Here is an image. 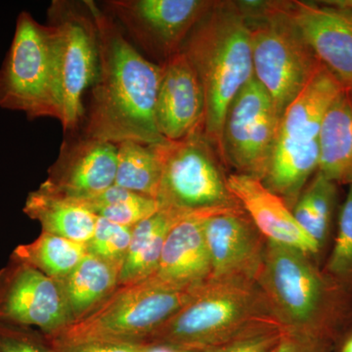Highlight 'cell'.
Instances as JSON below:
<instances>
[{
	"instance_id": "4dcf8cb0",
	"label": "cell",
	"mask_w": 352,
	"mask_h": 352,
	"mask_svg": "<svg viewBox=\"0 0 352 352\" xmlns=\"http://www.w3.org/2000/svg\"><path fill=\"white\" fill-rule=\"evenodd\" d=\"M282 335L279 327L261 329L201 352H270L276 349Z\"/></svg>"
},
{
	"instance_id": "d4e9b609",
	"label": "cell",
	"mask_w": 352,
	"mask_h": 352,
	"mask_svg": "<svg viewBox=\"0 0 352 352\" xmlns=\"http://www.w3.org/2000/svg\"><path fill=\"white\" fill-rule=\"evenodd\" d=\"M115 184L134 193L156 199L162 175L157 144L127 140L117 144Z\"/></svg>"
},
{
	"instance_id": "4fadbf2b",
	"label": "cell",
	"mask_w": 352,
	"mask_h": 352,
	"mask_svg": "<svg viewBox=\"0 0 352 352\" xmlns=\"http://www.w3.org/2000/svg\"><path fill=\"white\" fill-rule=\"evenodd\" d=\"M0 322L56 335L71 324L62 282L11 256L0 270Z\"/></svg>"
},
{
	"instance_id": "9c48e42d",
	"label": "cell",
	"mask_w": 352,
	"mask_h": 352,
	"mask_svg": "<svg viewBox=\"0 0 352 352\" xmlns=\"http://www.w3.org/2000/svg\"><path fill=\"white\" fill-rule=\"evenodd\" d=\"M59 94L60 119L65 133L80 129L83 94L98 71V29L87 0H54L47 11Z\"/></svg>"
},
{
	"instance_id": "277c9868",
	"label": "cell",
	"mask_w": 352,
	"mask_h": 352,
	"mask_svg": "<svg viewBox=\"0 0 352 352\" xmlns=\"http://www.w3.org/2000/svg\"><path fill=\"white\" fill-rule=\"evenodd\" d=\"M283 332L329 340L339 310L340 292L295 248L266 240L263 261L256 279Z\"/></svg>"
},
{
	"instance_id": "7c38bea8",
	"label": "cell",
	"mask_w": 352,
	"mask_h": 352,
	"mask_svg": "<svg viewBox=\"0 0 352 352\" xmlns=\"http://www.w3.org/2000/svg\"><path fill=\"white\" fill-rule=\"evenodd\" d=\"M281 118L263 85L252 78L234 98L222 126L219 151L236 173L263 180Z\"/></svg>"
},
{
	"instance_id": "603a6c76",
	"label": "cell",
	"mask_w": 352,
	"mask_h": 352,
	"mask_svg": "<svg viewBox=\"0 0 352 352\" xmlns=\"http://www.w3.org/2000/svg\"><path fill=\"white\" fill-rule=\"evenodd\" d=\"M120 268L87 252L62 282L71 323L87 316L119 287Z\"/></svg>"
},
{
	"instance_id": "7402d4cb",
	"label": "cell",
	"mask_w": 352,
	"mask_h": 352,
	"mask_svg": "<svg viewBox=\"0 0 352 352\" xmlns=\"http://www.w3.org/2000/svg\"><path fill=\"white\" fill-rule=\"evenodd\" d=\"M184 217L186 215L160 208L156 214L132 227L131 245L120 271L119 286L143 281L154 274L166 236L171 227Z\"/></svg>"
},
{
	"instance_id": "e575fe53",
	"label": "cell",
	"mask_w": 352,
	"mask_h": 352,
	"mask_svg": "<svg viewBox=\"0 0 352 352\" xmlns=\"http://www.w3.org/2000/svg\"><path fill=\"white\" fill-rule=\"evenodd\" d=\"M151 352H201V351H188V349H175L168 346H154Z\"/></svg>"
},
{
	"instance_id": "ac0fdd59",
	"label": "cell",
	"mask_w": 352,
	"mask_h": 352,
	"mask_svg": "<svg viewBox=\"0 0 352 352\" xmlns=\"http://www.w3.org/2000/svg\"><path fill=\"white\" fill-rule=\"evenodd\" d=\"M227 186L266 240L295 248L310 258L320 252V248L302 230L286 201L261 180L235 173L227 176Z\"/></svg>"
},
{
	"instance_id": "836d02e7",
	"label": "cell",
	"mask_w": 352,
	"mask_h": 352,
	"mask_svg": "<svg viewBox=\"0 0 352 352\" xmlns=\"http://www.w3.org/2000/svg\"><path fill=\"white\" fill-rule=\"evenodd\" d=\"M322 2H323V3L328 4V6L352 10V0H326V1Z\"/></svg>"
},
{
	"instance_id": "484cf974",
	"label": "cell",
	"mask_w": 352,
	"mask_h": 352,
	"mask_svg": "<svg viewBox=\"0 0 352 352\" xmlns=\"http://www.w3.org/2000/svg\"><path fill=\"white\" fill-rule=\"evenodd\" d=\"M337 201V184L316 171L293 208L294 217L302 230L323 249L327 242Z\"/></svg>"
},
{
	"instance_id": "ffe728a7",
	"label": "cell",
	"mask_w": 352,
	"mask_h": 352,
	"mask_svg": "<svg viewBox=\"0 0 352 352\" xmlns=\"http://www.w3.org/2000/svg\"><path fill=\"white\" fill-rule=\"evenodd\" d=\"M318 173L335 184L352 185V92L331 104L319 132Z\"/></svg>"
},
{
	"instance_id": "3957f363",
	"label": "cell",
	"mask_w": 352,
	"mask_h": 352,
	"mask_svg": "<svg viewBox=\"0 0 352 352\" xmlns=\"http://www.w3.org/2000/svg\"><path fill=\"white\" fill-rule=\"evenodd\" d=\"M270 327L281 326L256 282L210 279L150 338L149 344L205 351Z\"/></svg>"
},
{
	"instance_id": "8992f818",
	"label": "cell",
	"mask_w": 352,
	"mask_h": 352,
	"mask_svg": "<svg viewBox=\"0 0 352 352\" xmlns=\"http://www.w3.org/2000/svg\"><path fill=\"white\" fill-rule=\"evenodd\" d=\"M198 289L173 288L153 277L122 285L87 316L46 337L52 344H149L150 338L193 298Z\"/></svg>"
},
{
	"instance_id": "f1b7e54d",
	"label": "cell",
	"mask_w": 352,
	"mask_h": 352,
	"mask_svg": "<svg viewBox=\"0 0 352 352\" xmlns=\"http://www.w3.org/2000/svg\"><path fill=\"white\" fill-rule=\"evenodd\" d=\"M132 227L120 226L97 217L94 236L87 244V252L122 268L131 245Z\"/></svg>"
},
{
	"instance_id": "2e32d148",
	"label": "cell",
	"mask_w": 352,
	"mask_h": 352,
	"mask_svg": "<svg viewBox=\"0 0 352 352\" xmlns=\"http://www.w3.org/2000/svg\"><path fill=\"white\" fill-rule=\"evenodd\" d=\"M283 6L319 63L352 92V10L300 0Z\"/></svg>"
},
{
	"instance_id": "9a60e30c",
	"label": "cell",
	"mask_w": 352,
	"mask_h": 352,
	"mask_svg": "<svg viewBox=\"0 0 352 352\" xmlns=\"http://www.w3.org/2000/svg\"><path fill=\"white\" fill-rule=\"evenodd\" d=\"M212 279L256 282L266 239L243 208L204 217Z\"/></svg>"
},
{
	"instance_id": "83f0119b",
	"label": "cell",
	"mask_w": 352,
	"mask_h": 352,
	"mask_svg": "<svg viewBox=\"0 0 352 352\" xmlns=\"http://www.w3.org/2000/svg\"><path fill=\"white\" fill-rule=\"evenodd\" d=\"M324 273L340 288H352V185L340 208L335 244Z\"/></svg>"
},
{
	"instance_id": "5bb4252c",
	"label": "cell",
	"mask_w": 352,
	"mask_h": 352,
	"mask_svg": "<svg viewBox=\"0 0 352 352\" xmlns=\"http://www.w3.org/2000/svg\"><path fill=\"white\" fill-rule=\"evenodd\" d=\"M41 188L76 201L99 195L115 184L117 144L68 133Z\"/></svg>"
},
{
	"instance_id": "52a82bcc",
	"label": "cell",
	"mask_w": 352,
	"mask_h": 352,
	"mask_svg": "<svg viewBox=\"0 0 352 352\" xmlns=\"http://www.w3.org/2000/svg\"><path fill=\"white\" fill-rule=\"evenodd\" d=\"M249 27L254 76L281 118L320 66L283 1H236Z\"/></svg>"
},
{
	"instance_id": "f546056e",
	"label": "cell",
	"mask_w": 352,
	"mask_h": 352,
	"mask_svg": "<svg viewBox=\"0 0 352 352\" xmlns=\"http://www.w3.org/2000/svg\"><path fill=\"white\" fill-rule=\"evenodd\" d=\"M0 352H55L50 340L38 330L0 322Z\"/></svg>"
},
{
	"instance_id": "d6986e66",
	"label": "cell",
	"mask_w": 352,
	"mask_h": 352,
	"mask_svg": "<svg viewBox=\"0 0 352 352\" xmlns=\"http://www.w3.org/2000/svg\"><path fill=\"white\" fill-rule=\"evenodd\" d=\"M190 215L171 227L157 270L151 277L180 289H196L212 279L204 217Z\"/></svg>"
},
{
	"instance_id": "1f68e13d",
	"label": "cell",
	"mask_w": 352,
	"mask_h": 352,
	"mask_svg": "<svg viewBox=\"0 0 352 352\" xmlns=\"http://www.w3.org/2000/svg\"><path fill=\"white\" fill-rule=\"evenodd\" d=\"M52 346L55 352H151L155 346L150 344L129 342H88L52 344Z\"/></svg>"
},
{
	"instance_id": "4316f807",
	"label": "cell",
	"mask_w": 352,
	"mask_h": 352,
	"mask_svg": "<svg viewBox=\"0 0 352 352\" xmlns=\"http://www.w3.org/2000/svg\"><path fill=\"white\" fill-rule=\"evenodd\" d=\"M96 217L120 226L133 227L160 210L156 199L113 184L99 195L78 201Z\"/></svg>"
},
{
	"instance_id": "ba28073f",
	"label": "cell",
	"mask_w": 352,
	"mask_h": 352,
	"mask_svg": "<svg viewBox=\"0 0 352 352\" xmlns=\"http://www.w3.org/2000/svg\"><path fill=\"white\" fill-rule=\"evenodd\" d=\"M162 175L156 200L160 208L182 215H208L238 210L229 191L214 146L203 129L178 141L157 144Z\"/></svg>"
},
{
	"instance_id": "30bf717a",
	"label": "cell",
	"mask_w": 352,
	"mask_h": 352,
	"mask_svg": "<svg viewBox=\"0 0 352 352\" xmlns=\"http://www.w3.org/2000/svg\"><path fill=\"white\" fill-rule=\"evenodd\" d=\"M0 108L24 113L31 120L60 119L50 30L27 11L18 16L12 43L0 68Z\"/></svg>"
},
{
	"instance_id": "cb8c5ba5",
	"label": "cell",
	"mask_w": 352,
	"mask_h": 352,
	"mask_svg": "<svg viewBox=\"0 0 352 352\" xmlns=\"http://www.w3.org/2000/svg\"><path fill=\"white\" fill-rule=\"evenodd\" d=\"M87 254L85 244L41 232L34 242L18 245L12 256L30 264L46 276L63 281Z\"/></svg>"
},
{
	"instance_id": "e0dca14e",
	"label": "cell",
	"mask_w": 352,
	"mask_h": 352,
	"mask_svg": "<svg viewBox=\"0 0 352 352\" xmlns=\"http://www.w3.org/2000/svg\"><path fill=\"white\" fill-rule=\"evenodd\" d=\"M206 101L200 78L182 50L163 65L156 102L160 133L168 141L204 131Z\"/></svg>"
},
{
	"instance_id": "d6a6232c",
	"label": "cell",
	"mask_w": 352,
	"mask_h": 352,
	"mask_svg": "<svg viewBox=\"0 0 352 352\" xmlns=\"http://www.w3.org/2000/svg\"><path fill=\"white\" fill-rule=\"evenodd\" d=\"M276 352H329V340L283 332Z\"/></svg>"
},
{
	"instance_id": "8d00e7d4",
	"label": "cell",
	"mask_w": 352,
	"mask_h": 352,
	"mask_svg": "<svg viewBox=\"0 0 352 352\" xmlns=\"http://www.w3.org/2000/svg\"><path fill=\"white\" fill-rule=\"evenodd\" d=\"M276 349H277V347H276V349H273V351H270V352H276Z\"/></svg>"
},
{
	"instance_id": "5b68a950",
	"label": "cell",
	"mask_w": 352,
	"mask_h": 352,
	"mask_svg": "<svg viewBox=\"0 0 352 352\" xmlns=\"http://www.w3.org/2000/svg\"><path fill=\"white\" fill-rule=\"evenodd\" d=\"M342 90L335 76L320 65L282 115L274 150L261 182L291 210L318 170L322 120Z\"/></svg>"
},
{
	"instance_id": "7a4b0ae2",
	"label": "cell",
	"mask_w": 352,
	"mask_h": 352,
	"mask_svg": "<svg viewBox=\"0 0 352 352\" xmlns=\"http://www.w3.org/2000/svg\"><path fill=\"white\" fill-rule=\"evenodd\" d=\"M205 94L204 133L219 151L227 110L254 78L249 27L236 1H215L182 46Z\"/></svg>"
},
{
	"instance_id": "8fae6325",
	"label": "cell",
	"mask_w": 352,
	"mask_h": 352,
	"mask_svg": "<svg viewBox=\"0 0 352 352\" xmlns=\"http://www.w3.org/2000/svg\"><path fill=\"white\" fill-rule=\"evenodd\" d=\"M214 3L210 0H110L103 6L136 48L163 66L182 50Z\"/></svg>"
},
{
	"instance_id": "6da1fadb",
	"label": "cell",
	"mask_w": 352,
	"mask_h": 352,
	"mask_svg": "<svg viewBox=\"0 0 352 352\" xmlns=\"http://www.w3.org/2000/svg\"><path fill=\"white\" fill-rule=\"evenodd\" d=\"M87 2L98 29L99 63L82 133L113 144L166 142L156 122L163 66L145 57L96 2Z\"/></svg>"
},
{
	"instance_id": "44dd1931",
	"label": "cell",
	"mask_w": 352,
	"mask_h": 352,
	"mask_svg": "<svg viewBox=\"0 0 352 352\" xmlns=\"http://www.w3.org/2000/svg\"><path fill=\"white\" fill-rule=\"evenodd\" d=\"M23 212L41 223L43 232L87 245L94 236L97 217L80 201L39 187L28 195Z\"/></svg>"
},
{
	"instance_id": "d590c367",
	"label": "cell",
	"mask_w": 352,
	"mask_h": 352,
	"mask_svg": "<svg viewBox=\"0 0 352 352\" xmlns=\"http://www.w3.org/2000/svg\"><path fill=\"white\" fill-rule=\"evenodd\" d=\"M340 352H352V336L346 340Z\"/></svg>"
}]
</instances>
